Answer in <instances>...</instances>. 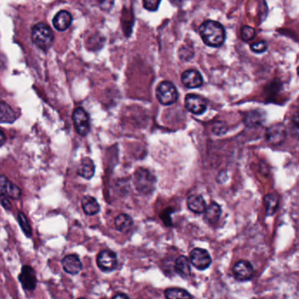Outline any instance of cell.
I'll return each mask as SVG.
<instances>
[{
	"label": "cell",
	"instance_id": "obj_21",
	"mask_svg": "<svg viewBox=\"0 0 299 299\" xmlns=\"http://www.w3.org/2000/svg\"><path fill=\"white\" fill-rule=\"evenodd\" d=\"M133 226V219L130 216L121 213L115 219V227L121 232H128Z\"/></svg>",
	"mask_w": 299,
	"mask_h": 299
},
{
	"label": "cell",
	"instance_id": "obj_5",
	"mask_svg": "<svg viewBox=\"0 0 299 299\" xmlns=\"http://www.w3.org/2000/svg\"><path fill=\"white\" fill-rule=\"evenodd\" d=\"M73 121L77 132L81 136H86L90 132L91 123L89 114L82 108L76 109L73 113Z\"/></svg>",
	"mask_w": 299,
	"mask_h": 299
},
{
	"label": "cell",
	"instance_id": "obj_30",
	"mask_svg": "<svg viewBox=\"0 0 299 299\" xmlns=\"http://www.w3.org/2000/svg\"><path fill=\"white\" fill-rule=\"evenodd\" d=\"M112 299H130L129 298V297H128V296H127V295H125V294H121V293H119V294H117V295H115L114 296H113V298Z\"/></svg>",
	"mask_w": 299,
	"mask_h": 299
},
{
	"label": "cell",
	"instance_id": "obj_2",
	"mask_svg": "<svg viewBox=\"0 0 299 299\" xmlns=\"http://www.w3.org/2000/svg\"><path fill=\"white\" fill-rule=\"evenodd\" d=\"M32 40L40 49L47 51L54 42V33L47 24L38 23L32 29Z\"/></svg>",
	"mask_w": 299,
	"mask_h": 299
},
{
	"label": "cell",
	"instance_id": "obj_33",
	"mask_svg": "<svg viewBox=\"0 0 299 299\" xmlns=\"http://www.w3.org/2000/svg\"><path fill=\"white\" fill-rule=\"evenodd\" d=\"M296 72H297V74L299 76V66L298 67H297V69H296Z\"/></svg>",
	"mask_w": 299,
	"mask_h": 299
},
{
	"label": "cell",
	"instance_id": "obj_34",
	"mask_svg": "<svg viewBox=\"0 0 299 299\" xmlns=\"http://www.w3.org/2000/svg\"><path fill=\"white\" fill-rule=\"evenodd\" d=\"M78 299H86V298H84V297H80V298H78Z\"/></svg>",
	"mask_w": 299,
	"mask_h": 299
},
{
	"label": "cell",
	"instance_id": "obj_25",
	"mask_svg": "<svg viewBox=\"0 0 299 299\" xmlns=\"http://www.w3.org/2000/svg\"><path fill=\"white\" fill-rule=\"evenodd\" d=\"M18 217H19V222H20V227L23 230V232L25 233V235L30 237L31 235H32V230H31V227L29 223H28L27 217L23 213H19Z\"/></svg>",
	"mask_w": 299,
	"mask_h": 299
},
{
	"label": "cell",
	"instance_id": "obj_11",
	"mask_svg": "<svg viewBox=\"0 0 299 299\" xmlns=\"http://www.w3.org/2000/svg\"><path fill=\"white\" fill-rule=\"evenodd\" d=\"M20 282L24 287V289H28V290H33L36 286V275L34 272L33 268H31L30 266H23V268L21 269L20 272Z\"/></svg>",
	"mask_w": 299,
	"mask_h": 299
},
{
	"label": "cell",
	"instance_id": "obj_7",
	"mask_svg": "<svg viewBox=\"0 0 299 299\" xmlns=\"http://www.w3.org/2000/svg\"><path fill=\"white\" fill-rule=\"evenodd\" d=\"M97 263L102 271L111 272L117 268L118 258L114 252L110 250H103L98 254Z\"/></svg>",
	"mask_w": 299,
	"mask_h": 299
},
{
	"label": "cell",
	"instance_id": "obj_8",
	"mask_svg": "<svg viewBox=\"0 0 299 299\" xmlns=\"http://www.w3.org/2000/svg\"><path fill=\"white\" fill-rule=\"evenodd\" d=\"M185 104V108L195 115H202L207 110L206 100L194 94H189L186 96Z\"/></svg>",
	"mask_w": 299,
	"mask_h": 299
},
{
	"label": "cell",
	"instance_id": "obj_18",
	"mask_svg": "<svg viewBox=\"0 0 299 299\" xmlns=\"http://www.w3.org/2000/svg\"><path fill=\"white\" fill-rule=\"evenodd\" d=\"M82 207L84 213L90 216L95 215L100 211V206L97 199L91 196L84 197L82 200Z\"/></svg>",
	"mask_w": 299,
	"mask_h": 299
},
{
	"label": "cell",
	"instance_id": "obj_20",
	"mask_svg": "<svg viewBox=\"0 0 299 299\" xmlns=\"http://www.w3.org/2000/svg\"><path fill=\"white\" fill-rule=\"evenodd\" d=\"M284 129L285 128H283L282 124H276L271 128H269L268 136H267L269 142L272 143H281L285 136Z\"/></svg>",
	"mask_w": 299,
	"mask_h": 299
},
{
	"label": "cell",
	"instance_id": "obj_4",
	"mask_svg": "<svg viewBox=\"0 0 299 299\" xmlns=\"http://www.w3.org/2000/svg\"><path fill=\"white\" fill-rule=\"evenodd\" d=\"M156 97L161 104L168 106L177 101L178 92L173 83L164 81L160 83L156 89Z\"/></svg>",
	"mask_w": 299,
	"mask_h": 299
},
{
	"label": "cell",
	"instance_id": "obj_31",
	"mask_svg": "<svg viewBox=\"0 0 299 299\" xmlns=\"http://www.w3.org/2000/svg\"><path fill=\"white\" fill-rule=\"evenodd\" d=\"M171 1V3L173 5H175V6H179V5H181L183 2H184V0H170Z\"/></svg>",
	"mask_w": 299,
	"mask_h": 299
},
{
	"label": "cell",
	"instance_id": "obj_26",
	"mask_svg": "<svg viewBox=\"0 0 299 299\" xmlns=\"http://www.w3.org/2000/svg\"><path fill=\"white\" fill-rule=\"evenodd\" d=\"M256 30L253 27L244 26L242 29V39L244 41L252 40L256 37Z\"/></svg>",
	"mask_w": 299,
	"mask_h": 299
},
{
	"label": "cell",
	"instance_id": "obj_14",
	"mask_svg": "<svg viewBox=\"0 0 299 299\" xmlns=\"http://www.w3.org/2000/svg\"><path fill=\"white\" fill-rule=\"evenodd\" d=\"M1 195L7 196L12 199H20L21 190L17 186L11 183L5 176L1 177Z\"/></svg>",
	"mask_w": 299,
	"mask_h": 299
},
{
	"label": "cell",
	"instance_id": "obj_22",
	"mask_svg": "<svg viewBox=\"0 0 299 299\" xmlns=\"http://www.w3.org/2000/svg\"><path fill=\"white\" fill-rule=\"evenodd\" d=\"M165 297L167 299H192V295L181 288H168L165 290Z\"/></svg>",
	"mask_w": 299,
	"mask_h": 299
},
{
	"label": "cell",
	"instance_id": "obj_17",
	"mask_svg": "<svg viewBox=\"0 0 299 299\" xmlns=\"http://www.w3.org/2000/svg\"><path fill=\"white\" fill-rule=\"evenodd\" d=\"M78 175H80L84 179H87V180L91 179L95 174V165L93 161L89 158H85L82 160L80 165L78 166Z\"/></svg>",
	"mask_w": 299,
	"mask_h": 299
},
{
	"label": "cell",
	"instance_id": "obj_23",
	"mask_svg": "<svg viewBox=\"0 0 299 299\" xmlns=\"http://www.w3.org/2000/svg\"><path fill=\"white\" fill-rule=\"evenodd\" d=\"M17 119L14 110L5 102L1 103V122L3 123H14Z\"/></svg>",
	"mask_w": 299,
	"mask_h": 299
},
{
	"label": "cell",
	"instance_id": "obj_9",
	"mask_svg": "<svg viewBox=\"0 0 299 299\" xmlns=\"http://www.w3.org/2000/svg\"><path fill=\"white\" fill-rule=\"evenodd\" d=\"M254 275V268L249 261L241 260L233 267V276L238 281H249Z\"/></svg>",
	"mask_w": 299,
	"mask_h": 299
},
{
	"label": "cell",
	"instance_id": "obj_6",
	"mask_svg": "<svg viewBox=\"0 0 299 299\" xmlns=\"http://www.w3.org/2000/svg\"><path fill=\"white\" fill-rule=\"evenodd\" d=\"M190 261L192 265L199 270H205L211 265L212 257L208 251L204 249L197 248L191 252Z\"/></svg>",
	"mask_w": 299,
	"mask_h": 299
},
{
	"label": "cell",
	"instance_id": "obj_32",
	"mask_svg": "<svg viewBox=\"0 0 299 299\" xmlns=\"http://www.w3.org/2000/svg\"><path fill=\"white\" fill-rule=\"evenodd\" d=\"M4 142H5V135H4V133H1V143L3 144Z\"/></svg>",
	"mask_w": 299,
	"mask_h": 299
},
{
	"label": "cell",
	"instance_id": "obj_27",
	"mask_svg": "<svg viewBox=\"0 0 299 299\" xmlns=\"http://www.w3.org/2000/svg\"><path fill=\"white\" fill-rule=\"evenodd\" d=\"M250 47H251V50L254 53H264L268 48V44L266 43L265 41L261 40V41H258L256 43L251 44Z\"/></svg>",
	"mask_w": 299,
	"mask_h": 299
},
{
	"label": "cell",
	"instance_id": "obj_13",
	"mask_svg": "<svg viewBox=\"0 0 299 299\" xmlns=\"http://www.w3.org/2000/svg\"><path fill=\"white\" fill-rule=\"evenodd\" d=\"M72 23V15L68 11H60L53 19V26L60 32L67 30Z\"/></svg>",
	"mask_w": 299,
	"mask_h": 299
},
{
	"label": "cell",
	"instance_id": "obj_10",
	"mask_svg": "<svg viewBox=\"0 0 299 299\" xmlns=\"http://www.w3.org/2000/svg\"><path fill=\"white\" fill-rule=\"evenodd\" d=\"M182 83L188 89H198L203 85V77L198 70L189 69L182 74Z\"/></svg>",
	"mask_w": 299,
	"mask_h": 299
},
{
	"label": "cell",
	"instance_id": "obj_24",
	"mask_svg": "<svg viewBox=\"0 0 299 299\" xmlns=\"http://www.w3.org/2000/svg\"><path fill=\"white\" fill-rule=\"evenodd\" d=\"M266 207H267V213L270 215L276 212V208L278 206V198L274 194H269L264 199Z\"/></svg>",
	"mask_w": 299,
	"mask_h": 299
},
{
	"label": "cell",
	"instance_id": "obj_12",
	"mask_svg": "<svg viewBox=\"0 0 299 299\" xmlns=\"http://www.w3.org/2000/svg\"><path fill=\"white\" fill-rule=\"evenodd\" d=\"M62 264L64 271L71 275H77L80 272L83 268L80 259L76 255H69L65 256L62 261Z\"/></svg>",
	"mask_w": 299,
	"mask_h": 299
},
{
	"label": "cell",
	"instance_id": "obj_19",
	"mask_svg": "<svg viewBox=\"0 0 299 299\" xmlns=\"http://www.w3.org/2000/svg\"><path fill=\"white\" fill-rule=\"evenodd\" d=\"M221 216V208L219 204L213 202L207 206L205 212V219L209 224H215Z\"/></svg>",
	"mask_w": 299,
	"mask_h": 299
},
{
	"label": "cell",
	"instance_id": "obj_15",
	"mask_svg": "<svg viewBox=\"0 0 299 299\" xmlns=\"http://www.w3.org/2000/svg\"><path fill=\"white\" fill-rule=\"evenodd\" d=\"M187 205H188L189 209L195 213H205V210L207 208L204 198L197 194L189 197L187 199Z\"/></svg>",
	"mask_w": 299,
	"mask_h": 299
},
{
	"label": "cell",
	"instance_id": "obj_29",
	"mask_svg": "<svg viewBox=\"0 0 299 299\" xmlns=\"http://www.w3.org/2000/svg\"><path fill=\"white\" fill-rule=\"evenodd\" d=\"M292 123L295 131L299 136V110L296 111L292 117Z\"/></svg>",
	"mask_w": 299,
	"mask_h": 299
},
{
	"label": "cell",
	"instance_id": "obj_3",
	"mask_svg": "<svg viewBox=\"0 0 299 299\" xmlns=\"http://www.w3.org/2000/svg\"><path fill=\"white\" fill-rule=\"evenodd\" d=\"M134 181L136 189L141 193L148 194L155 190L156 179L149 170L139 168L135 172Z\"/></svg>",
	"mask_w": 299,
	"mask_h": 299
},
{
	"label": "cell",
	"instance_id": "obj_1",
	"mask_svg": "<svg viewBox=\"0 0 299 299\" xmlns=\"http://www.w3.org/2000/svg\"><path fill=\"white\" fill-rule=\"evenodd\" d=\"M199 33L204 43L208 47H221L225 42V29L221 24L214 20H206L202 24Z\"/></svg>",
	"mask_w": 299,
	"mask_h": 299
},
{
	"label": "cell",
	"instance_id": "obj_16",
	"mask_svg": "<svg viewBox=\"0 0 299 299\" xmlns=\"http://www.w3.org/2000/svg\"><path fill=\"white\" fill-rule=\"evenodd\" d=\"M191 261L185 256H179L177 259L175 260V272L178 274L179 276L187 278L192 272L191 268Z\"/></svg>",
	"mask_w": 299,
	"mask_h": 299
},
{
	"label": "cell",
	"instance_id": "obj_28",
	"mask_svg": "<svg viewBox=\"0 0 299 299\" xmlns=\"http://www.w3.org/2000/svg\"><path fill=\"white\" fill-rule=\"evenodd\" d=\"M161 0H143L145 9L150 12H155L158 9Z\"/></svg>",
	"mask_w": 299,
	"mask_h": 299
}]
</instances>
